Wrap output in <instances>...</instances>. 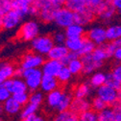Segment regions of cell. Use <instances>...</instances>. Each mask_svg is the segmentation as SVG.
<instances>
[{
  "mask_svg": "<svg viewBox=\"0 0 121 121\" xmlns=\"http://www.w3.org/2000/svg\"><path fill=\"white\" fill-rule=\"evenodd\" d=\"M65 7L74 13L87 10L86 0H66L65 1Z\"/></svg>",
  "mask_w": 121,
  "mask_h": 121,
  "instance_id": "cell-18",
  "label": "cell"
},
{
  "mask_svg": "<svg viewBox=\"0 0 121 121\" xmlns=\"http://www.w3.org/2000/svg\"><path fill=\"white\" fill-rule=\"evenodd\" d=\"M36 121H45V120H44V118H43L42 116H39V115H38Z\"/></svg>",
  "mask_w": 121,
  "mask_h": 121,
  "instance_id": "cell-52",
  "label": "cell"
},
{
  "mask_svg": "<svg viewBox=\"0 0 121 121\" xmlns=\"http://www.w3.org/2000/svg\"><path fill=\"white\" fill-rule=\"evenodd\" d=\"M7 63H3V62H0V70H1L5 65H6Z\"/></svg>",
  "mask_w": 121,
  "mask_h": 121,
  "instance_id": "cell-53",
  "label": "cell"
},
{
  "mask_svg": "<svg viewBox=\"0 0 121 121\" xmlns=\"http://www.w3.org/2000/svg\"><path fill=\"white\" fill-rule=\"evenodd\" d=\"M54 22L60 28L66 29L67 27L71 26L72 24L75 23V18H74V13L68 10L65 7H63L60 9L58 13H56L55 20Z\"/></svg>",
  "mask_w": 121,
  "mask_h": 121,
  "instance_id": "cell-5",
  "label": "cell"
},
{
  "mask_svg": "<svg viewBox=\"0 0 121 121\" xmlns=\"http://www.w3.org/2000/svg\"><path fill=\"white\" fill-rule=\"evenodd\" d=\"M107 106H108V105L106 104L101 98H99V97L93 98V100H92V102H91V107H92L93 111H95L96 112H100L104 111L105 109H107V108H108Z\"/></svg>",
  "mask_w": 121,
  "mask_h": 121,
  "instance_id": "cell-36",
  "label": "cell"
},
{
  "mask_svg": "<svg viewBox=\"0 0 121 121\" xmlns=\"http://www.w3.org/2000/svg\"><path fill=\"white\" fill-rule=\"evenodd\" d=\"M53 121H80L79 115L75 114L71 111H66L63 112H59Z\"/></svg>",
  "mask_w": 121,
  "mask_h": 121,
  "instance_id": "cell-30",
  "label": "cell"
},
{
  "mask_svg": "<svg viewBox=\"0 0 121 121\" xmlns=\"http://www.w3.org/2000/svg\"><path fill=\"white\" fill-rule=\"evenodd\" d=\"M0 121H2V119H1V118H0Z\"/></svg>",
  "mask_w": 121,
  "mask_h": 121,
  "instance_id": "cell-55",
  "label": "cell"
},
{
  "mask_svg": "<svg viewBox=\"0 0 121 121\" xmlns=\"http://www.w3.org/2000/svg\"><path fill=\"white\" fill-rule=\"evenodd\" d=\"M54 41L50 36H39L32 41V48L37 54L40 56H47L51 49L54 47Z\"/></svg>",
  "mask_w": 121,
  "mask_h": 121,
  "instance_id": "cell-3",
  "label": "cell"
},
{
  "mask_svg": "<svg viewBox=\"0 0 121 121\" xmlns=\"http://www.w3.org/2000/svg\"><path fill=\"white\" fill-rule=\"evenodd\" d=\"M42 77H43V73L39 68L27 69V70H24V73H23V78L26 83V86L28 89L32 90L33 92L36 91L39 87H40Z\"/></svg>",
  "mask_w": 121,
  "mask_h": 121,
  "instance_id": "cell-4",
  "label": "cell"
},
{
  "mask_svg": "<svg viewBox=\"0 0 121 121\" xmlns=\"http://www.w3.org/2000/svg\"><path fill=\"white\" fill-rule=\"evenodd\" d=\"M3 28V17L0 14V29Z\"/></svg>",
  "mask_w": 121,
  "mask_h": 121,
  "instance_id": "cell-51",
  "label": "cell"
},
{
  "mask_svg": "<svg viewBox=\"0 0 121 121\" xmlns=\"http://www.w3.org/2000/svg\"><path fill=\"white\" fill-rule=\"evenodd\" d=\"M91 55L94 58V60H96L97 62H100V63H103L104 60H106L107 59L112 57V55L111 54V52L108 49L107 43L96 47V49L93 51V53Z\"/></svg>",
  "mask_w": 121,
  "mask_h": 121,
  "instance_id": "cell-22",
  "label": "cell"
},
{
  "mask_svg": "<svg viewBox=\"0 0 121 121\" xmlns=\"http://www.w3.org/2000/svg\"><path fill=\"white\" fill-rule=\"evenodd\" d=\"M113 43H114V45L116 46V48L121 47V39H117V40L113 41Z\"/></svg>",
  "mask_w": 121,
  "mask_h": 121,
  "instance_id": "cell-50",
  "label": "cell"
},
{
  "mask_svg": "<svg viewBox=\"0 0 121 121\" xmlns=\"http://www.w3.org/2000/svg\"><path fill=\"white\" fill-rule=\"evenodd\" d=\"M13 94L9 91V90L3 86H0V102H6L10 98H12Z\"/></svg>",
  "mask_w": 121,
  "mask_h": 121,
  "instance_id": "cell-43",
  "label": "cell"
},
{
  "mask_svg": "<svg viewBox=\"0 0 121 121\" xmlns=\"http://www.w3.org/2000/svg\"><path fill=\"white\" fill-rule=\"evenodd\" d=\"M37 116H38V115L34 114V115H31V116H28V117H26V118L21 119V121H36Z\"/></svg>",
  "mask_w": 121,
  "mask_h": 121,
  "instance_id": "cell-49",
  "label": "cell"
},
{
  "mask_svg": "<svg viewBox=\"0 0 121 121\" xmlns=\"http://www.w3.org/2000/svg\"><path fill=\"white\" fill-rule=\"evenodd\" d=\"M105 85L115 89V90H117V91H121V83L113 76L112 72L107 74V78H106Z\"/></svg>",
  "mask_w": 121,
  "mask_h": 121,
  "instance_id": "cell-33",
  "label": "cell"
},
{
  "mask_svg": "<svg viewBox=\"0 0 121 121\" xmlns=\"http://www.w3.org/2000/svg\"><path fill=\"white\" fill-rule=\"evenodd\" d=\"M95 17V14L93 13H91L88 9L81 12V13H74V18H75V23L79 24L81 26H85L89 24L90 22H92L93 19Z\"/></svg>",
  "mask_w": 121,
  "mask_h": 121,
  "instance_id": "cell-17",
  "label": "cell"
},
{
  "mask_svg": "<svg viewBox=\"0 0 121 121\" xmlns=\"http://www.w3.org/2000/svg\"><path fill=\"white\" fill-rule=\"evenodd\" d=\"M63 94H64V91H62L60 88L48 93L46 96V103L48 105V107L51 109L57 110L58 106L60 102V99L63 97Z\"/></svg>",
  "mask_w": 121,
  "mask_h": 121,
  "instance_id": "cell-21",
  "label": "cell"
},
{
  "mask_svg": "<svg viewBox=\"0 0 121 121\" xmlns=\"http://www.w3.org/2000/svg\"><path fill=\"white\" fill-rule=\"evenodd\" d=\"M0 86H3L7 88L9 91L13 95L21 92H26L28 90V87L26 86V83L22 79H17V78H12L7 81H5Z\"/></svg>",
  "mask_w": 121,
  "mask_h": 121,
  "instance_id": "cell-8",
  "label": "cell"
},
{
  "mask_svg": "<svg viewBox=\"0 0 121 121\" xmlns=\"http://www.w3.org/2000/svg\"><path fill=\"white\" fill-rule=\"evenodd\" d=\"M38 109H39V106H36V105L31 104V103H28L26 106H24V108L21 111V113H20L21 119L36 114Z\"/></svg>",
  "mask_w": 121,
  "mask_h": 121,
  "instance_id": "cell-34",
  "label": "cell"
},
{
  "mask_svg": "<svg viewBox=\"0 0 121 121\" xmlns=\"http://www.w3.org/2000/svg\"><path fill=\"white\" fill-rule=\"evenodd\" d=\"M69 51L65 47V45H54L49 54L47 55L48 60H62Z\"/></svg>",
  "mask_w": 121,
  "mask_h": 121,
  "instance_id": "cell-19",
  "label": "cell"
},
{
  "mask_svg": "<svg viewBox=\"0 0 121 121\" xmlns=\"http://www.w3.org/2000/svg\"><path fill=\"white\" fill-rule=\"evenodd\" d=\"M65 33L67 39H83L85 29L83 26L74 23L65 30Z\"/></svg>",
  "mask_w": 121,
  "mask_h": 121,
  "instance_id": "cell-20",
  "label": "cell"
},
{
  "mask_svg": "<svg viewBox=\"0 0 121 121\" xmlns=\"http://www.w3.org/2000/svg\"><path fill=\"white\" fill-rule=\"evenodd\" d=\"M112 110L115 114V119L116 121H121V100H118L113 106Z\"/></svg>",
  "mask_w": 121,
  "mask_h": 121,
  "instance_id": "cell-44",
  "label": "cell"
},
{
  "mask_svg": "<svg viewBox=\"0 0 121 121\" xmlns=\"http://www.w3.org/2000/svg\"><path fill=\"white\" fill-rule=\"evenodd\" d=\"M12 97L21 106H26L29 103V100H30V94L27 91L26 92L17 93V94H13Z\"/></svg>",
  "mask_w": 121,
  "mask_h": 121,
  "instance_id": "cell-38",
  "label": "cell"
},
{
  "mask_svg": "<svg viewBox=\"0 0 121 121\" xmlns=\"http://www.w3.org/2000/svg\"><path fill=\"white\" fill-rule=\"evenodd\" d=\"M60 82L58 81L57 77H52V76H46L43 75L41 84H40V89L42 90V92L45 93H50L54 90L58 89Z\"/></svg>",
  "mask_w": 121,
  "mask_h": 121,
  "instance_id": "cell-16",
  "label": "cell"
},
{
  "mask_svg": "<svg viewBox=\"0 0 121 121\" xmlns=\"http://www.w3.org/2000/svg\"><path fill=\"white\" fill-rule=\"evenodd\" d=\"M12 11L11 0H0V14L4 17L6 13Z\"/></svg>",
  "mask_w": 121,
  "mask_h": 121,
  "instance_id": "cell-41",
  "label": "cell"
},
{
  "mask_svg": "<svg viewBox=\"0 0 121 121\" xmlns=\"http://www.w3.org/2000/svg\"><path fill=\"white\" fill-rule=\"evenodd\" d=\"M21 17L14 12L11 11L8 13H6L3 17V29L5 30H11L18 26V24L21 21Z\"/></svg>",
  "mask_w": 121,
  "mask_h": 121,
  "instance_id": "cell-15",
  "label": "cell"
},
{
  "mask_svg": "<svg viewBox=\"0 0 121 121\" xmlns=\"http://www.w3.org/2000/svg\"><path fill=\"white\" fill-rule=\"evenodd\" d=\"M23 73H24V69H22L20 66L16 68V71H14V75L13 77L14 78H17V79H21L23 78Z\"/></svg>",
  "mask_w": 121,
  "mask_h": 121,
  "instance_id": "cell-46",
  "label": "cell"
},
{
  "mask_svg": "<svg viewBox=\"0 0 121 121\" xmlns=\"http://www.w3.org/2000/svg\"><path fill=\"white\" fill-rule=\"evenodd\" d=\"M112 73L113 76H114V77L121 83V64L116 65L113 67Z\"/></svg>",
  "mask_w": 121,
  "mask_h": 121,
  "instance_id": "cell-45",
  "label": "cell"
},
{
  "mask_svg": "<svg viewBox=\"0 0 121 121\" xmlns=\"http://www.w3.org/2000/svg\"><path fill=\"white\" fill-rule=\"evenodd\" d=\"M106 78H107V74L104 72H95L91 75L89 80V85L91 87H101L106 83Z\"/></svg>",
  "mask_w": 121,
  "mask_h": 121,
  "instance_id": "cell-28",
  "label": "cell"
},
{
  "mask_svg": "<svg viewBox=\"0 0 121 121\" xmlns=\"http://www.w3.org/2000/svg\"><path fill=\"white\" fill-rule=\"evenodd\" d=\"M43 99H44V96L41 91H34L33 93L30 94L29 103L34 104L36 106H40L41 103L43 102Z\"/></svg>",
  "mask_w": 121,
  "mask_h": 121,
  "instance_id": "cell-39",
  "label": "cell"
},
{
  "mask_svg": "<svg viewBox=\"0 0 121 121\" xmlns=\"http://www.w3.org/2000/svg\"><path fill=\"white\" fill-rule=\"evenodd\" d=\"M97 97L101 98L107 105L113 106L118 100L119 91L104 85L101 87L97 88Z\"/></svg>",
  "mask_w": 121,
  "mask_h": 121,
  "instance_id": "cell-7",
  "label": "cell"
},
{
  "mask_svg": "<svg viewBox=\"0 0 121 121\" xmlns=\"http://www.w3.org/2000/svg\"><path fill=\"white\" fill-rule=\"evenodd\" d=\"M71 76H72V74H71L70 70L68 69V67L65 66V67H63L62 70L60 71L59 75L57 76V79H58V81L60 83H66V82H68L70 80Z\"/></svg>",
  "mask_w": 121,
  "mask_h": 121,
  "instance_id": "cell-37",
  "label": "cell"
},
{
  "mask_svg": "<svg viewBox=\"0 0 121 121\" xmlns=\"http://www.w3.org/2000/svg\"><path fill=\"white\" fill-rule=\"evenodd\" d=\"M73 99H74V98H73V96H72L71 93L64 91L63 97H62V99H60V102L58 108H57V111H58L59 112H63L69 111Z\"/></svg>",
  "mask_w": 121,
  "mask_h": 121,
  "instance_id": "cell-27",
  "label": "cell"
},
{
  "mask_svg": "<svg viewBox=\"0 0 121 121\" xmlns=\"http://www.w3.org/2000/svg\"><path fill=\"white\" fill-rule=\"evenodd\" d=\"M80 121H98V112L93 110H89L79 115Z\"/></svg>",
  "mask_w": 121,
  "mask_h": 121,
  "instance_id": "cell-35",
  "label": "cell"
},
{
  "mask_svg": "<svg viewBox=\"0 0 121 121\" xmlns=\"http://www.w3.org/2000/svg\"><path fill=\"white\" fill-rule=\"evenodd\" d=\"M45 60L43 59V56H40L39 54H34V53H28V54L24 55L21 63H20V67L24 70L37 69V68L42 66Z\"/></svg>",
  "mask_w": 121,
  "mask_h": 121,
  "instance_id": "cell-6",
  "label": "cell"
},
{
  "mask_svg": "<svg viewBox=\"0 0 121 121\" xmlns=\"http://www.w3.org/2000/svg\"><path fill=\"white\" fill-rule=\"evenodd\" d=\"M33 2L39 9V18L46 23L54 22L58 11L65 7L63 0H34Z\"/></svg>",
  "mask_w": 121,
  "mask_h": 121,
  "instance_id": "cell-1",
  "label": "cell"
},
{
  "mask_svg": "<svg viewBox=\"0 0 121 121\" xmlns=\"http://www.w3.org/2000/svg\"><path fill=\"white\" fill-rule=\"evenodd\" d=\"M95 49H96V45L94 42H92L87 37L83 38V44H82V47H81L80 51L78 52V55L81 57L91 55Z\"/></svg>",
  "mask_w": 121,
  "mask_h": 121,
  "instance_id": "cell-24",
  "label": "cell"
},
{
  "mask_svg": "<svg viewBox=\"0 0 121 121\" xmlns=\"http://www.w3.org/2000/svg\"><path fill=\"white\" fill-rule=\"evenodd\" d=\"M76 59H79V55H78V53H75V52H68L67 55H66L62 60H60V62L63 63V65H64L65 66H67V65H68L70 62H72V60H76Z\"/></svg>",
  "mask_w": 121,
  "mask_h": 121,
  "instance_id": "cell-42",
  "label": "cell"
},
{
  "mask_svg": "<svg viewBox=\"0 0 121 121\" xmlns=\"http://www.w3.org/2000/svg\"><path fill=\"white\" fill-rule=\"evenodd\" d=\"M113 58L117 60V62H120V64H121V47H119L115 50V52L113 54Z\"/></svg>",
  "mask_w": 121,
  "mask_h": 121,
  "instance_id": "cell-48",
  "label": "cell"
},
{
  "mask_svg": "<svg viewBox=\"0 0 121 121\" xmlns=\"http://www.w3.org/2000/svg\"><path fill=\"white\" fill-rule=\"evenodd\" d=\"M87 38L95 43V45L101 46L107 41V32L102 26H93L87 32Z\"/></svg>",
  "mask_w": 121,
  "mask_h": 121,
  "instance_id": "cell-9",
  "label": "cell"
},
{
  "mask_svg": "<svg viewBox=\"0 0 121 121\" xmlns=\"http://www.w3.org/2000/svg\"><path fill=\"white\" fill-rule=\"evenodd\" d=\"M65 67L63 63L60 60H45L43 65L41 66V71L43 75L46 76H52V77H57L60 71Z\"/></svg>",
  "mask_w": 121,
  "mask_h": 121,
  "instance_id": "cell-10",
  "label": "cell"
},
{
  "mask_svg": "<svg viewBox=\"0 0 121 121\" xmlns=\"http://www.w3.org/2000/svg\"><path fill=\"white\" fill-rule=\"evenodd\" d=\"M21 107L22 106L19 105L13 97L10 98L9 100H7L6 102H4V104H3V110L8 114H11V115L18 113L21 111Z\"/></svg>",
  "mask_w": 121,
  "mask_h": 121,
  "instance_id": "cell-23",
  "label": "cell"
},
{
  "mask_svg": "<svg viewBox=\"0 0 121 121\" xmlns=\"http://www.w3.org/2000/svg\"><path fill=\"white\" fill-rule=\"evenodd\" d=\"M81 60L83 63V73L86 75L95 73V71L103 65V63L97 62L96 60H94L92 55L84 56L82 57Z\"/></svg>",
  "mask_w": 121,
  "mask_h": 121,
  "instance_id": "cell-13",
  "label": "cell"
},
{
  "mask_svg": "<svg viewBox=\"0 0 121 121\" xmlns=\"http://www.w3.org/2000/svg\"><path fill=\"white\" fill-rule=\"evenodd\" d=\"M112 2L113 7L115 8L116 12L119 14H121V0H112Z\"/></svg>",
  "mask_w": 121,
  "mask_h": 121,
  "instance_id": "cell-47",
  "label": "cell"
},
{
  "mask_svg": "<svg viewBox=\"0 0 121 121\" xmlns=\"http://www.w3.org/2000/svg\"><path fill=\"white\" fill-rule=\"evenodd\" d=\"M116 13L115 8L112 5V1H109V0H102L100 8L97 12V14L101 19L105 20V21H109L111 20Z\"/></svg>",
  "mask_w": 121,
  "mask_h": 121,
  "instance_id": "cell-11",
  "label": "cell"
},
{
  "mask_svg": "<svg viewBox=\"0 0 121 121\" xmlns=\"http://www.w3.org/2000/svg\"><path fill=\"white\" fill-rule=\"evenodd\" d=\"M52 39H53V41H54L55 45H65L67 38H66L65 32L58 31V32L53 34Z\"/></svg>",
  "mask_w": 121,
  "mask_h": 121,
  "instance_id": "cell-40",
  "label": "cell"
},
{
  "mask_svg": "<svg viewBox=\"0 0 121 121\" xmlns=\"http://www.w3.org/2000/svg\"><path fill=\"white\" fill-rule=\"evenodd\" d=\"M39 25L35 20H28L24 22L19 30L17 37L24 41H33L39 37Z\"/></svg>",
  "mask_w": 121,
  "mask_h": 121,
  "instance_id": "cell-2",
  "label": "cell"
},
{
  "mask_svg": "<svg viewBox=\"0 0 121 121\" xmlns=\"http://www.w3.org/2000/svg\"><path fill=\"white\" fill-rule=\"evenodd\" d=\"M83 44V39H66V41L65 43V47L69 52H75L78 53L82 47Z\"/></svg>",
  "mask_w": 121,
  "mask_h": 121,
  "instance_id": "cell-29",
  "label": "cell"
},
{
  "mask_svg": "<svg viewBox=\"0 0 121 121\" xmlns=\"http://www.w3.org/2000/svg\"><path fill=\"white\" fill-rule=\"evenodd\" d=\"M32 0H12V10L16 12L21 18L30 16V7Z\"/></svg>",
  "mask_w": 121,
  "mask_h": 121,
  "instance_id": "cell-12",
  "label": "cell"
},
{
  "mask_svg": "<svg viewBox=\"0 0 121 121\" xmlns=\"http://www.w3.org/2000/svg\"><path fill=\"white\" fill-rule=\"evenodd\" d=\"M2 109L3 108H1V106H0V113H1V112H2Z\"/></svg>",
  "mask_w": 121,
  "mask_h": 121,
  "instance_id": "cell-54",
  "label": "cell"
},
{
  "mask_svg": "<svg viewBox=\"0 0 121 121\" xmlns=\"http://www.w3.org/2000/svg\"><path fill=\"white\" fill-rule=\"evenodd\" d=\"M107 32V39L110 42H113L121 39V24L111 25L106 29Z\"/></svg>",
  "mask_w": 121,
  "mask_h": 121,
  "instance_id": "cell-26",
  "label": "cell"
},
{
  "mask_svg": "<svg viewBox=\"0 0 121 121\" xmlns=\"http://www.w3.org/2000/svg\"><path fill=\"white\" fill-rule=\"evenodd\" d=\"M91 93V86L89 83H83L79 85L74 90V98H79V99H86L87 96Z\"/></svg>",
  "mask_w": 121,
  "mask_h": 121,
  "instance_id": "cell-25",
  "label": "cell"
},
{
  "mask_svg": "<svg viewBox=\"0 0 121 121\" xmlns=\"http://www.w3.org/2000/svg\"><path fill=\"white\" fill-rule=\"evenodd\" d=\"M67 67L70 70L72 75H77V74L83 72V63H82L81 59H76V60H72V62H70L67 65Z\"/></svg>",
  "mask_w": 121,
  "mask_h": 121,
  "instance_id": "cell-32",
  "label": "cell"
},
{
  "mask_svg": "<svg viewBox=\"0 0 121 121\" xmlns=\"http://www.w3.org/2000/svg\"><path fill=\"white\" fill-rule=\"evenodd\" d=\"M98 121H116L112 108H107L98 112Z\"/></svg>",
  "mask_w": 121,
  "mask_h": 121,
  "instance_id": "cell-31",
  "label": "cell"
},
{
  "mask_svg": "<svg viewBox=\"0 0 121 121\" xmlns=\"http://www.w3.org/2000/svg\"><path fill=\"white\" fill-rule=\"evenodd\" d=\"M91 103H90L87 99H79V98H74L69 111L74 112L75 114L80 115L83 112L91 110Z\"/></svg>",
  "mask_w": 121,
  "mask_h": 121,
  "instance_id": "cell-14",
  "label": "cell"
}]
</instances>
